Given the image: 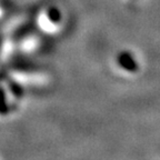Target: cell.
<instances>
[{
	"instance_id": "cell-3",
	"label": "cell",
	"mask_w": 160,
	"mask_h": 160,
	"mask_svg": "<svg viewBox=\"0 0 160 160\" xmlns=\"http://www.w3.org/2000/svg\"><path fill=\"white\" fill-rule=\"evenodd\" d=\"M7 81H8V86H9V89L11 90V92H12L17 98L22 97V95H23L22 87H21L18 82H16L13 79H11V78H8Z\"/></svg>"
},
{
	"instance_id": "cell-6",
	"label": "cell",
	"mask_w": 160,
	"mask_h": 160,
	"mask_svg": "<svg viewBox=\"0 0 160 160\" xmlns=\"http://www.w3.org/2000/svg\"><path fill=\"white\" fill-rule=\"evenodd\" d=\"M1 46H2V38L0 37V50H1Z\"/></svg>"
},
{
	"instance_id": "cell-4",
	"label": "cell",
	"mask_w": 160,
	"mask_h": 160,
	"mask_svg": "<svg viewBox=\"0 0 160 160\" xmlns=\"http://www.w3.org/2000/svg\"><path fill=\"white\" fill-rule=\"evenodd\" d=\"M47 17L50 22L59 23L60 20H61V12L57 7H50L47 12Z\"/></svg>"
},
{
	"instance_id": "cell-1",
	"label": "cell",
	"mask_w": 160,
	"mask_h": 160,
	"mask_svg": "<svg viewBox=\"0 0 160 160\" xmlns=\"http://www.w3.org/2000/svg\"><path fill=\"white\" fill-rule=\"evenodd\" d=\"M33 30H35V25L33 23H26V25L21 26V27L15 30V32L12 33V40L13 41H21L25 38H27L29 35H31L33 32Z\"/></svg>"
},
{
	"instance_id": "cell-2",
	"label": "cell",
	"mask_w": 160,
	"mask_h": 160,
	"mask_svg": "<svg viewBox=\"0 0 160 160\" xmlns=\"http://www.w3.org/2000/svg\"><path fill=\"white\" fill-rule=\"evenodd\" d=\"M118 61H119V65L123 68V69L128 70L130 72L136 71L138 68L137 63H136V60L132 58V56L130 55L129 52H122L118 58Z\"/></svg>"
},
{
	"instance_id": "cell-7",
	"label": "cell",
	"mask_w": 160,
	"mask_h": 160,
	"mask_svg": "<svg viewBox=\"0 0 160 160\" xmlns=\"http://www.w3.org/2000/svg\"><path fill=\"white\" fill-rule=\"evenodd\" d=\"M0 79H1V75H0Z\"/></svg>"
},
{
	"instance_id": "cell-5",
	"label": "cell",
	"mask_w": 160,
	"mask_h": 160,
	"mask_svg": "<svg viewBox=\"0 0 160 160\" xmlns=\"http://www.w3.org/2000/svg\"><path fill=\"white\" fill-rule=\"evenodd\" d=\"M9 106L7 103V98H6V92L1 86H0V115L6 116L9 112Z\"/></svg>"
}]
</instances>
